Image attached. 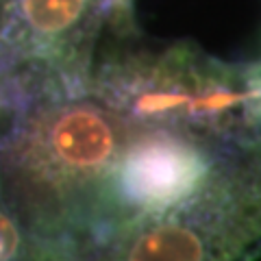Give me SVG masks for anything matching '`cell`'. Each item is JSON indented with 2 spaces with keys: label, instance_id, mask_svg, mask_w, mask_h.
<instances>
[{
  "label": "cell",
  "instance_id": "obj_3",
  "mask_svg": "<svg viewBox=\"0 0 261 261\" xmlns=\"http://www.w3.org/2000/svg\"><path fill=\"white\" fill-rule=\"evenodd\" d=\"M238 140L242 137H216L185 126L133 124L105 187L107 244L128 224L194 200Z\"/></svg>",
  "mask_w": 261,
  "mask_h": 261
},
{
  "label": "cell",
  "instance_id": "obj_2",
  "mask_svg": "<svg viewBox=\"0 0 261 261\" xmlns=\"http://www.w3.org/2000/svg\"><path fill=\"white\" fill-rule=\"evenodd\" d=\"M133 0H0V85L37 98L87 89L98 39L133 29Z\"/></svg>",
  "mask_w": 261,
  "mask_h": 261
},
{
  "label": "cell",
  "instance_id": "obj_4",
  "mask_svg": "<svg viewBox=\"0 0 261 261\" xmlns=\"http://www.w3.org/2000/svg\"><path fill=\"white\" fill-rule=\"evenodd\" d=\"M0 261H50L24 224L0 181Z\"/></svg>",
  "mask_w": 261,
  "mask_h": 261
},
{
  "label": "cell",
  "instance_id": "obj_1",
  "mask_svg": "<svg viewBox=\"0 0 261 261\" xmlns=\"http://www.w3.org/2000/svg\"><path fill=\"white\" fill-rule=\"evenodd\" d=\"M261 238V135L238 140L194 200L144 218L96 261H238Z\"/></svg>",
  "mask_w": 261,
  "mask_h": 261
}]
</instances>
